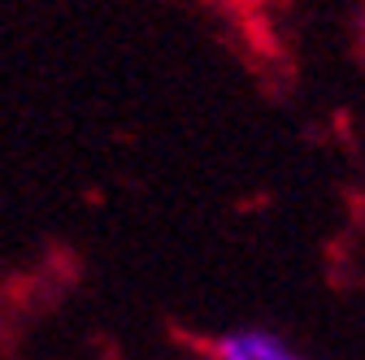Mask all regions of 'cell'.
Instances as JSON below:
<instances>
[{
    "label": "cell",
    "instance_id": "cell-1",
    "mask_svg": "<svg viewBox=\"0 0 365 360\" xmlns=\"http://www.w3.org/2000/svg\"><path fill=\"white\" fill-rule=\"evenodd\" d=\"M209 351H213V360H309L287 339L269 334V330H252V326L217 334L209 343Z\"/></svg>",
    "mask_w": 365,
    "mask_h": 360
}]
</instances>
